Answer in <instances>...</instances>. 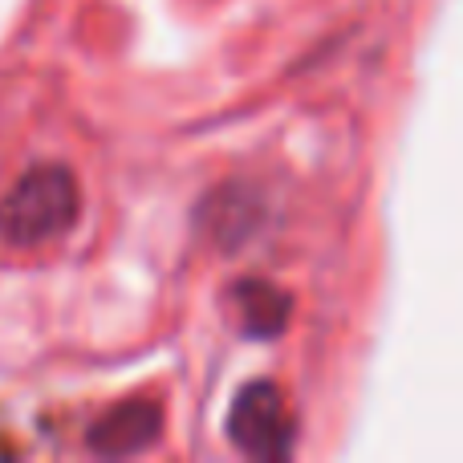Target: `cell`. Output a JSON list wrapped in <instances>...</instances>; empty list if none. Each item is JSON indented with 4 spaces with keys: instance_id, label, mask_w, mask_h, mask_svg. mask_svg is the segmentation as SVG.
<instances>
[{
    "instance_id": "cell-4",
    "label": "cell",
    "mask_w": 463,
    "mask_h": 463,
    "mask_svg": "<svg viewBox=\"0 0 463 463\" xmlns=\"http://www.w3.org/2000/svg\"><path fill=\"white\" fill-rule=\"evenodd\" d=\"M232 301H236L240 326H244L248 337H272L288 321V297L280 288H272L269 280H244V285H236Z\"/></svg>"
},
{
    "instance_id": "cell-3",
    "label": "cell",
    "mask_w": 463,
    "mask_h": 463,
    "mask_svg": "<svg viewBox=\"0 0 463 463\" xmlns=\"http://www.w3.org/2000/svg\"><path fill=\"white\" fill-rule=\"evenodd\" d=\"M163 435V407L155 399H127L90 427V448L98 456H135Z\"/></svg>"
},
{
    "instance_id": "cell-2",
    "label": "cell",
    "mask_w": 463,
    "mask_h": 463,
    "mask_svg": "<svg viewBox=\"0 0 463 463\" xmlns=\"http://www.w3.org/2000/svg\"><path fill=\"white\" fill-rule=\"evenodd\" d=\"M228 439L252 459H285L293 451L297 423L280 386L248 383L232 399L228 411Z\"/></svg>"
},
{
    "instance_id": "cell-1",
    "label": "cell",
    "mask_w": 463,
    "mask_h": 463,
    "mask_svg": "<svg viewBox=\"0 0 463 463\" xmlns=\"http://www.w3.org/2000/svg\"><path fill=\"white\" fill-rule=\"evenodd\" d=\"M81 216V187L61 163H37L0 200V240L13 248H41L65 236Z\"/></svg>"
}]
</instances>
